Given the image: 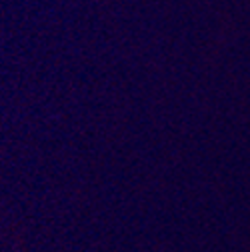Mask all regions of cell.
<instances>
[{
	"mask_svg": "<svg viewBox=\"0 0 250 252\" xmlns=\"http://www.w3.org/2000/svg\"><path fill=\"white\" fill-rule=\"evenodd\" d=\"M0 252H34L16 220L0 210Z\"/></svg>",
	"mask_w": 250,
	"mask_h": 252,
	"instance_id": "6da1fadb",
	"label": "cell"
}]
</instances>
